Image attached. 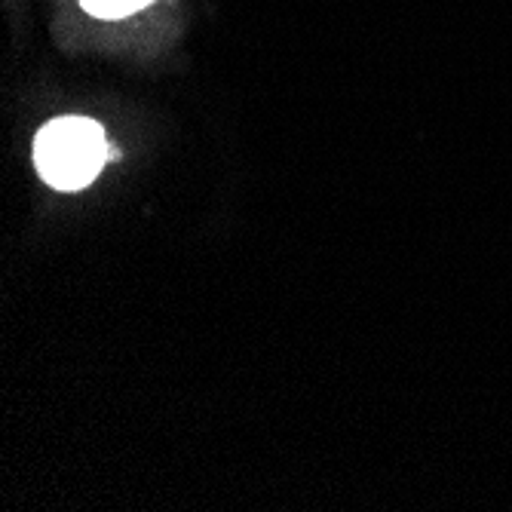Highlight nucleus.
I'll return each instance as SVG.
<instances>
[{
  "instance_id": "obj_1",
  "label": "nucleus",
  "mask_w": 512,
  "mask_h": 512,
  "mask_svg": "<svg viewBox=\"0 0 512 512\" xmlns=\"http://www.w3.org/2000/svg\"><path fill=\"white\" fill-rule=\"evenodd\" d=\"M114 157L105 129L89 117H59L43 126L34 142V163L46 184L80 191Z\"/></svg>"
},
{
  "instance_id": "obj_2",
  "label": "nucleus",
  "mask_w": 512,
  "mask_h": 512,
  "mask_svg": "<svg viewBox=\"0 0 512 512\" xmlns=\"http://www.w3.org/2000/svg\"><path fill=\"white\" fill-rule=\"evenodd\" d=\"M151 0H80V7L99 19H123L132 16L142 7H148Z\"/></svg>"
}]
</instances>
